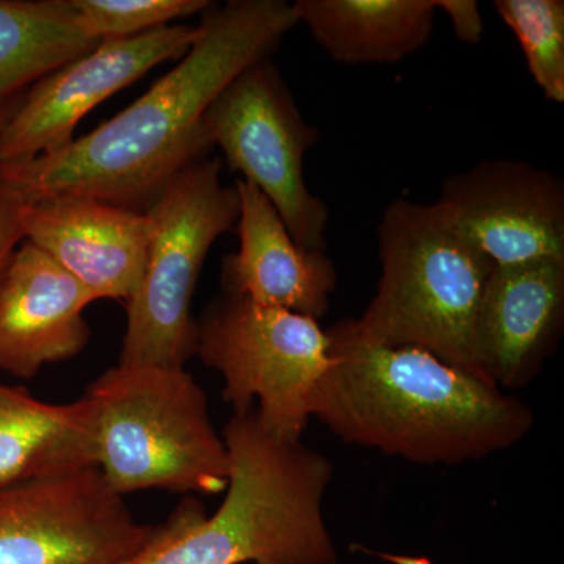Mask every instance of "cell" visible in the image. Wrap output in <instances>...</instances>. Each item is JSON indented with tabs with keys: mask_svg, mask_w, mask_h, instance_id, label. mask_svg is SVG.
I'll return each instance as SVG.
<instances>
[{
	"mask_svg": "<svg viewBox=\"0 0 564 564\" xmlns=\"http://www.w3.org/2000/svg\"><path fill=\"white\" fill-rule=\"evenodd\" d=\"M311 417L344 443L423 466L478 462L522 443L534 413L518 397L411 347L361 343L340 321Z\"/></svg>",
	"mask_w": 564,
	"mask_h": 564,
	"instance_id": "7a4b0ae2",
	"label": "cell"
},
{
	"mask_svg": "<svg viewBox=\"0 0 564 564\" xmlns=\"http://www.w3.org/2000/svg\"><path fill=\"white\" fill-rule=\"evenodd\" d=\"M191 51L141 98L68 147L0 176L24 202L87 196L144 214L163 188L214 144L204 111L254 63L272 57L299 24L285 0H229L202 13Z\"/></svg>",
	"mask_w": 564,
	"mask_h": 564,
	"instance_id": "6da1fadb",
	"label": "cell"
},
{
	"mask_svg": "<svg viewBox=\"0 0 564 564\" xmlns=\"http://www.w3.org/2000/svg\"><path fill=\"white\" fill-rule=\"evenodd\" d=\"M299 24L334 62L393 65L433 35L436 0H296Z\"/></svg>",
	"mask_w": 564,
	"mask_h": 564,
	"instance_id": "2e32d148",
	"label": "cell"
},
{
	"mask_svg": "<svg viewBox=\"0 0 564 564\" xmlns=\"http://www.w3.org/2000/svg\"><path fill=\"white\" fill-rule=\"evenodd\" d=\"M98 44L70 0H0V140L39 82Z\"/></svg>",
	"mask_w": 564,
	"mask_h": 564,
	"instance_id": "ac0fdd59",
	"label": "cell"
},
{
	"mask_svg": "<svg viewBox=\"0 0 564 564\" xmlns=\"http://www.w3.org/2000/svg\"><path fill=\"white\" fill-rule=\"evenodd\" d=\"M93 458L118 494L140 489L225 492L229 455L209 402L187 370L118 364L82 397Z\"/></svg>",
	"mask_w": 564,
	"mask_h": 564,
	"instance_id": "5b68a950",
	"label": "cell"
},
{
	"mask_svg": "<svg viewBox=\"0 0 564 564\" xmlns=\"http://www.w3.org/2000/svg\"><path fill=\"white\" fill-rule=\"evenodd\" d=\"M207 0H70L77 25L87 39H135L169 28L170 22L204 13Z\"/></svg>",
	"mask_w": 564,
	"mask_h": 564,
	"instance_id": "ffe728a7",
	"label": "cell"
},
{
	"mask_svg": "<svg viewBox=\"0 0 564 564\" xmlns=\"http://www.w3.org/2000/svg\"><path fill=\"white\" fill-rule=\"evenodd\" d=\"M203 124L229 169L273 204L295 243L325 251L329 209L303 174L304 155L321 131L304 121L276 65L267 58L229 82L204 111Z\"/></svg>",
	"mask_w": 564,
	"mask_h": 564,
	"instance_id": "ba28073f",
	"label": "cell"
},
{
	"mask_svg": "<svg viewBox=\"0 0 564 564\" xmlns=\"http://www.w3.org/2000/svg\"><path fill=\"white\" fill-rule=\"evenodd\" d=\"M95 466L90 411L84 399L40 402L0 383V489Z\"/></svg>",
	"mask_w": 564,
	"mask_h": 564,
	"instance_id": "e0dca14e",
	"label": "cell"
},
{
	"mask_svg": "<svg viewBox=\"0 0 564 564\" xmlns=\"http://www.w3.org/2000/svg\"><path fill=\"white\" fill-rule=\"evenodd\" d=\"M221 159L204 158L173 177L144 212L151 225L147 265L126 303L122 366L182 369L195 356L192 300L212 245L239 221L236 185H223Z\"/></svg>",
	"mask_w": 564,
	"mask_h": 564,
	"instance_id": "8992f818",
	"label": "cell"
},
{
	"mask_svg": "<svg viewBox=\"0 0 564 564\" xmlns=\"http://www.w3.org/2000/svg\"><path fill=\"white\" fill-rule=\"evenodd\" d=\"M198 36V25H169L135 39L102 41L54 70L36 84L3 133L0 165H22L68 147L85 115L155 66L184 57Z\"/></svg>",
	"mask_w": 564,
	"mask_h": 564,
	"instance_id": "8fae6325",
	"label": "cell"
},
{
	"mask_svg": "<svg viewBox=\"0 0 564 564\" xmlns=\"http://www.w3.org/2000/svg\"><path fill=\"white\" fill-rule=\"evenodd\" d=\"M159 530L96 466L0 489V564H128Z\"/></svg>",
	"mask_w": 564,
	"mask_h": 564,
	"instance_id": "9c48e42d",
	"label": "cell"
},
{
	"mask_svg": "<svg viewBox=\"0 0 564 564\" xmlns=\"http://www.w3.org/2000/svg\"><path fill=\"white\" fill-rule=\"evenodd\" d=\"M377 234V293L361 317L347 318L356 339L421 348L485 380L477 317L496 263L456 232L436 204L395 199Z\"/></svg>",
	"mask_w": 564,
	"mask_h": 564,
	"instance_id": "277c9868",
	"label": "cell"
},
{
	"mask_svg": "<svg viewBox=\"0 0 564 564\" xmlns=\"http://www.w3.org/2000/svg\"><path fill=\"white\" fill-rule=\"evenodd\" d=\"M234 185L240 199V247L223 259V293L318 321L336 291L334 262L325 251L299 247L259 188L242 180Z\"/></svg>",
	"mask_w": 564,
	"mask_h": 564,
	"instance_id": "9a60e30c",
	"label": "cell"
},
{
	"mask_svg": "<svg viewBox=\"0 0 564 564\" xmlns=\"http://www.w3.org/2000/svg\"><path fill=\"white\" fill-rule=\"evenodd\" d=\"M226 496L214 514L188 497L150 547L128 564H337L323 502L328 456L270 432L256 413L232 414Z\"/></svg>",
	"mask_w": 564,
	"mask_h": 564,
	"instance_id": "3957f363",
	"label": "cell"
},
{
	"mask_svg": "<svg viewBox=\"0 0 564 564\" xmlns=\"http://www.w3.org/2000/svg\"><path fill=\"white\" fill-rule=\"evenodd\" d=\"M564 328V261L494 265L477 317L485 380L524 389L558 348Z\"/></svg>",
	"mask_w": 564,
	"mask_h": 564,
	"instance_id": "4fadbf2b",
	"label": "cell"
},
{
	"mask_svg": "<svg viewBox=\"0 0 564 564\" xmlns=\"http://www.w3.org/2000/svg\"><path fill=\"white\" fill-rule=\"evenodd\" d=\"M93 302L76 278L24 240L0 278V370L29 380L79 355L90 340L84 311Z\"/></svg>",
	"mask_w": 564,
	"mask_h": 564,
	"instance_id": "5bb4252c",
	"label": "cell"
},
{
	"mask_svg": "<svg viewBox=\"0 0 564 564\" xmlns=\"http://www.w3.org/2000/svg\"><path fill=\"white\" fill-rule=\"evenodd\" d=\"M436 9L447 14L456 39L463 43L478 44L484 39V17L475 0H436Z\"/></svg>",
	"mask_w": 564,
	"mask_h": 564,
	"instance_id": "7402d4cb",
	"label": "cell"
},
{
	"mask_svg": "<svg viewBox=\"0 0 564 564\" xmlns=\"http://www.w3.org/2000/svg\"><path fill=\"white\" fill-rule=\"evenodd\" d=\"M195 355L221 375L234 414L258 402L270 432L302 441L315 389L332 366V340L315 318L223 293L196 321Z\"/></svg>",
	"mask_w": 564,
	"mask_h": 564,
	"instance_id": "52a82bcc",
	"label": "cell"
},
{
	"mask_svg": "<svg viewBox=\"0 0 564 564\" xmlns=\"http://www.w3.org/2000/svg\"><path fill=\"white\" fill-rule=\"evenodd\" d=\"M494 9L521 44L534 84L549 101L563 104V0H496Z\"/></svg>",
	"mask_w": 564,
	"mask_h": 564,
	"instance_id": "d6986e66",
	"label": "cell"
},
{
	"mask_svg": "<svg viewBox=\"0 0 564 564\" xmlns=\"http://www.w3.org/2000/svg\"><path fill=\"white\" fill-rule=\"evenodd\" d=\"M25 203L20 193L0 176V278L11 256L25 240L22 229V207Z\"/></svg>",
	"mask_w": 564,
	"mask_h": 564,
	"instance_id": "44dd1931",
	"label": "cell"
},
{
	"mask_svg": "<svg viewBox=\"0 0 564 564\" xmlns=\"http://www.w3.org/2000/svg\"><path fill=\"white\" fill-rule=\"evenodd\" d=\"M22 229L28 242L76 278L95 300L128 303L135 295L150 245L147 214L87 196H54L24 204Z\"/></svg>",
	"mask_w": 564,
	"mask_h": 564,
	"instance_id": "7c38bea8",
	"label": "cell"
},
{
	"mask_svg": "<svg viewBox=\"0 0 564 564\" xmlns=\"http://www.w3.org/2000/svg\"><path fill=\"white\" fill-rule=\"evenodd\" d=\"M496 265L564 261V184L518 159H481L447 177L434 203Z\"/></svg>",
	"mask_w": 564,
	"mask_h": 564,
	"instance_id": "30bf717a",
	"label": "cell"
}]
</instances>
